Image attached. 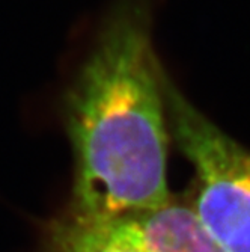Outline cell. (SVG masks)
I'll list each match as a JSON object with an SVG mask.
<instances>
[{
  "label": "cell",
  "instance_id": "3",
  "mask_svg": "<svg viewBox=\"0 0 250 252\" xmlns=\"http://www.w3.org/2000/svg\"><path fill=\"white\" fill-rule=\"evenodd\" d=\"M94 226L139 252H226L194 209L172 198L157 207L131 212Z\"/></svg>",
  "mask_w": 250,
  "mask_h": 252
},
{
  "label": "cell",
  "instance_id": "4",
  "mask_svg": "<svg viewBox=\"0 0 250 252\" xmlns=\"http://www.w3.org/2000/svg\"><path fill=\"white\" fill-rule=\"evenodd\" d=\"M47 239L49 252H139L68 213L53 222Z\"/></svg>",
  "mask_w": 250,
  "mask_h": 252
},
{
  "label": "cell",
  "instance_id": "1",
  "mask_svg": "<svg viewBox=\"0 0 250 252\" xmlns=\"http://www.w3.org/2000/svg\"><path fill=\"white\" fill-rule=\"evenodd\" d=\"M148 0H118L63 97L74 157L68 215L103 223L169 201L166 74Z\"/></svg>",
  "mask_w": 250,
  "mask_h": 252
},
{
  "label": "cell",
  "instance_id": "2",
  "mask_svg": "<svg viewBox=\"0 0 250 252\" xmlns=\"http://www.w3.org/2000/svg\"><path fill=\"white\" fill-rule=\"evenodd\" d=\"M170 137L196 174L194 212L226 252H250V151L194 107L166 76Z\"/></svg>",
  "mask_w": 250,
  "mask_h": 252
}]
</instances>
